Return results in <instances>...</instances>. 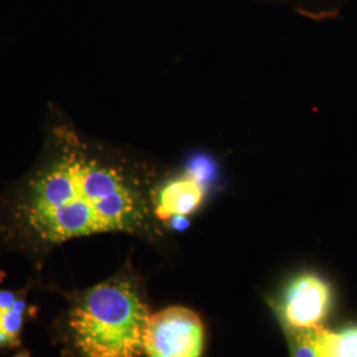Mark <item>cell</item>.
<instances>
[{
	"mask_svg": "<svg viewBox=\"0 0 357 357\" xmlns=\"http://www.w3.org/2000/svg\"><path fill=\"white\" fill-rule=\"evenodd\" d=\"M29 318L28 293L0 287V351L22 345L23 331Z\"/></svg>",
	"mask_w": 357,
	"mask_h": 357,
	"instance_id": "8992f818",
	"label": "cell"
},
{
	"mask_svg": "<svg viewBox=\"0 0 357 357\" xmlns=\"http://www.w3.org/2000/svg\"><path fill=\"white\" fill-rule=\"evenodd\" d=\"M165 174L141 153L90 137L51 105L38 158L0 192V245L38 266L64 243L97 234L162 249L167 227L153 192Z\"/></svg>",
	"mask_w": 357,
	"mask_h": 357,
	"instance_id": "6da1fadb",
	"label": "cell"
},
{
	"mask_svg": "<svg viewBox=\"0 0 357 357\" xmlns=\"http://www.w3.org/2000/svg\"><path fill=\"white\" fill-rule=\"evenodd\" d=\"M290 357H340L337 349V332L323 324L307 331L284 332Z\"/></svg>",
	"mask_w": 357,
	"mask_h": 357,
	"instance_id": "52a82bcc",
	"label": "cell"
},
{
	"mask_svg": "<svg viewBox=\"0 0 357 357\" xmlns=\"http://www.w3.org/2000/svg\"><path fill=\"white\" fill-rule=\"evenodd\" d=\"M336 332L340 357H357V326H348Z\"/></svg>",
	"mask_w": 357,
	"mask_h": 357,
	"instance_id": "ba28073f",
	"label": "cell"
},
{
	"mask_svg": "<svg viewBox=\"0 0 357 357\" xmlns=\"http://www.w3.org/2000/svg\"><path fill=\"white\" fill-rule=\"evenodd\" d=\"M331 303L328 282L318 274L303 273L289 282L271 306L284 332H298L321 326Z\"/></svg>",
	"mask_w": 357,
	"mask_h": 357,
	"instance_id": "5b68a950",
	"label": "cell"
},
{
	"mask_svg": "<svg viewBox=\"0 0 357 357\" xmlns=\"http://www.w3.org/2000/svg\"><path fill=\"white\" fill-rule=\"evenodd\" d=\"M151 311L139 277L126 265L72 295L64 336L75 357H139Z\"/></svg>",
	"mask_w": 357,
	"mask_h": 357,
	"instance_id": "7a4b0ae2",
	"label": "cell"
},
{
	"mask_svg": "<svg viewBox=\"0 0 357 357\" xmlns=\"http://www.w3.org/2000/svg\"><path fill=\"white\" fill-rule=\"evenodd\" d=\"M204 324L187 307L171 306L151 314L143 342L147 357H202Z\"/></svg>",
	"mask_w": 357,
	"mask_h": 357,
	"instance_id": "277c9868",
	"label": "cell"
},
{
	"mask_svg": "<svg viewBox=\"0 0 357 357\" xmlns=\"http://www.w3.org/2000/svg\"><path fill=\"white\" fill-rule=\"evenodd\" d=\"M215 176V165L205 156L193 158L176 174H165L153 192V208L158 220H184L195 215L208 196Z\"/></svg>",
	"mask_w": 357,
	"mask_h": 357,
	"instance_id": "3957f363",
	"label": "cell"
}]
</instances>
